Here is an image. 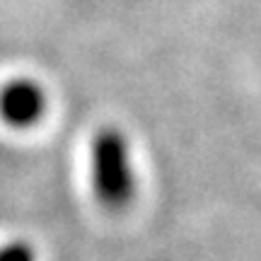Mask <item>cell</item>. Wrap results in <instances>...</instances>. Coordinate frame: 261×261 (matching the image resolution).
<instances>
[{"label":"cell","instance_id":"cell-1","mask_svg":"<svg viewBox=\"0 0 261 261\" xmlns=\"http://www.w3.org/2000/svg\"><path fill=\"white\" fill-rule=\"evenodd\" d=\"M92 191L107 211H123L136 196L128 140L121 130L102 128L92 140Z\"/></svg>","mask_w":261,"mask_h":261},{"label":"cell","instance_id":"cell-2","mask_svg":"<svg viewBox=\"0 0 261 261\" xmlns=\"http://www.w3.org/2000/svg\"><path fill=\"white\" fill-rule=\"evenodd\" d=\"M46 114V94L29 77H15L0 87V119L10 128H32Z\"/></svg>","mask_w":261,"mask_h":261},{"label":"cell","instance_id":"cell-3","mask_svg":"<svg viewBox=\"0 0 261 261\" xmlns=\"http://www.w3.org/2000/svg\"><path fill=\"white\" fill-rule=\"evenodd\" d=\"M0 261H34V252L24 242H12L0 247Z\"/></svg>","mask_w":261,"mask_h":261}]
</instances>
